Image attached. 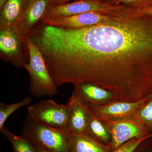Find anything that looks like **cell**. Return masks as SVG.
<instances>
[{"instance_id": "cell-1", "label": "cell", "mask_w": 152, "mask_h": 152, "mask_svg": "<svg viewBox=\"0 0 152 152\" xmlns=\"http://www.w3.org/2000/svg\"><path fill=\"white\" fill-rule=\"evenodd\" d=\"M57 87L90 83L136 102L152 94V15L81 29L43 25L36 40Z\"/></svg>"}, {"instance_id": "cell-2", "label": "cell", "mask_w": 152, "mask_h": 152, "mask_svg": "<svg viewBox=\"0 0 152 152\" xmlns=\"http://www.w3.org/2000/svg\"><path fill=\"white\" fill-rule=\"evenodd\" d=\"M25 42L29 56L28 63L23 68L29 75L30 92L34 97L53 96L58 93L56 86L50 73L42 53L31 38L27 36Z\"/></svg>"}, {"instance_id": "cell-3", "label": "cell", "mask_w": 152, "mask_h": 152, "mask_svg": "<svg viewBox=\"0 0 152 152\" xmlns=\"http://www.w3.org/2000/svg\"><path fill=\"white\" fill-rule=\"evenodd\" d=\"M68 129H59L37 122L28 117L22 135L35 148L50 152H69Z\"/></svg>"}, {"instance_id": "cell-4", "label": "cell", "mask_w": 152, "mask_h": 152, "mask_svg": "<svg viewBox=\"0 0 152 152\" xmlns=\"http://www.w3.org/2000/svg\"><path fill=\"white\" fill-rule=\"evenodd\" d=\"M129 8L124 5H112L97 0H80L57 5L50 4L43 19L70 16L88 12L116 16Z\"/></svg>"}, {"instance_id": "cell-5", "label": "cell", "mask_w": 152, "mask_h": 152, "mask_svg": "<svg viewBox=\"0 0 152 152\" xmlns=\"http://www.w3.org/2000/svg\"><path fill=\"white\" fill-rule=\"evenodd\" d=\"M28 117L31 119L59 129H68L69 108L52 100H43L29 106Z\"/></svg>"}, {"instance_id": "cell-6", "label": "cell", "mask_w": 152, "mask_h": 152, "mask_svg": "<svg viewBox=\"0 0 152 152\" xmlns=\"http://www.w3.org/2000/svg\"><path fill=\"white\" fill-rule=\"evenodd\" d=\"M111 137L110 145L113 151L131 139L152 134L133 117L101 120Z\"/></svg>"}, {"instance_id": "cell-7", "label": "cell", "mask_w": 152, "mask_h": 152, "mask_svg": "<svg viewBox=\"0 0 152 152\" xmlns=\"http://www.w3.org/2000/svg\"><path fill=\"white\" fill-rule=\"evenodd\" d=\"M116 17L98 12H88L70 16L43 19L42 21L56 27L81 29L110 21Z\"/></svg>"}, {"instance_id": "cell-8", "label": "cell", "mask_w": 152, "mask_h": 152, "mask_svg": "<svg viewBox=\"0 0 152 152\" xmlns=\"http://www.w3.org/2000/svg\"><path fill=\"white\" fill-rule=\"evenodd\" d=\"M23 42L19 31L10 28L0 30L1 58L16 67L23 68L26 62L22 49Z\"/></svg>"}, {"instance_id": "cell-9", "label": "cell", "mask_w": 152, "mask_h": 152, "mask_svg": "<svg viewBox=\"0 0 152 152\" xmlns=\"http://www.w3.org/2000/svg\"><path fill=\"white\" fill-rule=\"evenodd\" d=\"M151 95L136 102L114 101L103 105H88L91 113L100 120L124 118L132 116Z\"/></svg>"}, {"instance_id": "cell-10", "label": "cell", "mask_w": 152, "mask_h": 152, "mask_svg": "<svg viewBox=\"0 0 152 152\" xmlns=\"http://www.w3.org/2000/svg\"><path fill=\"white\" fill-rule=\"evenodd\" d=\"M67 104L69 108V131L75 133H86L91 113L88 104L73 91Z\"/></svg>"}, {"instance_id": "cell-11", "label": "cell", "mask_w": 152, "mask_h": 152, "mask_svg": "<svg viewBox=\"0 0 152 152\" xmlns=\"http://www.w3.org/2000/svg\"><path fill=\"white\" fill-rule=\"evenodd\" d=\"M50 4V0H28L19 28L24 42L36 24L43 18Z\"/></svg>"}, {"instance_id": "cell-12", "label": "cell", "mask_w": 152, "mask_h": 152, "mask_svg": "<svg viewBox=\"0 0 152 152\" xmlns=\"http://www.w3.org/2000/svg\"><path fill=\"white\" fill-rule=\"evenodd\" d=\"M28 1V0H7L1 9L0 30L10 28L19 31Z\"/></svg>"}, {"instance_id": "cell-13", "label": "cell", "mask_w": 152, "mask_h": 152, "mask_svg": "<svg viewBox=\"0 0 152 152\" xmlns=\"http://www.w3.org/2000/svg\"><path fill=\"white\" fill-rule=\"evenodd\" d=\"M74 86L73 91L88 104L101 106L115 101L113 93L93 84L82 83Z\"/></svg>"}, {"instance_id": "cell-14", "label": "cell", "mask_w": 152, "mask_h": 152, "mask_svg": "<svg viewBox=\"0 0 152 152\" xmlns=\"http://www.w3.org/2000/svg\"><path fill=\"white\" fill-rule=\"evenodd\" d=\"M69 134V152H111L109 145L99 141L87 133Z\"/></svg>"}, {"instance_id": "cell-15", "label": "cell", "mask_w": 152, "mask_h": 152, "mask_svg": "<svg viewBox=\"0 0 152 152\" xmlns=\"http://www.w3.org/2000/svg\"><path fill=\"white\" fill-rule=\"evenodd\" d=\"M86 133L101 142L109 145L110 143L111 137L105 126L91 112Z\"/></svg>"}, {"instance_id": "cell-16", "label": "cell", "mask_w": 152, "mask_h": 152, "mask_svg": "<svg viewBox=\"0 0 152 152\" xmlns=\"http://www.w3.org/2000/svg\"><path fill=\"white\" fill-rule=\"evenodd\" d=\"M0 132L9 140L14 152H36L34 147L27 140L12 133L5 126L0 129Z\"/></svg>"}, {"instance_id": "cell-17", "label": "cell", "mask_w": 152, "mask_h": 152, "mask_svg": "<svg viewBox=\"0 0 152 152\" xmlns=\"http://www.w3.org/2000/svg\"><path fill=\"white\" fill-rule=\"evenodd\" d=\"M132 117L152 133V94Z\"/></svg>"}, {"instance_id": "cell-18", "label": "cell", "mask_w": 152, "mask_h": 152, "mask_svg": "<svg viewBox=\"0 0 152 152\" xmlns=\"http://www.w3.org/2000/svg\"><path fill=\"white\" fill-rule=\"evenodd\" d=\"M31 102V98L27 97L20 102L10 104L0 103V129L4 126L6 121L13 113L23 107L28 105Z\"/></svg>"}, {"instance_id": "cell-19", "label": "cell", "mask_w": 152, "mask_h": 152, "mask_svg": "<svg viewBox=\"0 0 152 152\" xmlns=\"http://www.w3.org/2000/svg\"><path fill=\"white\" fill-rule=\"evenodd\" d=\"M152 137V134L145 137L131 139L111 152H134L141 144Z\"/></svg>"}, {"instance_id": "cell-20", "label": "cell", "mask_w": 152, "mask_h": 152, "mask_svg": "<svg viewBox=\"0 0 152 152\" xmlns=\"http://www.w3.org/2000/svg\"><path fill=\"white\" fill-rule=\"evenodd\" d=\"M112 5L123 4L133 9H141L152 6V0H106Z\"/></svg>"}, {"instance_id": "cell-21", "label": "cell", "mask_w": 152, "mask_h": 152, "mask_svg": "<svg viewBox=\"0 0 152 152\" xmlns=\"http://www.w3.org/2000/svg\"><path fill=\"white\" fill-rule=\"evenodd\" d=\"M131 15H152V6L141 9L130 8L129 11Z\"/></svg>"}, {"instance_id": "cell-22", "label": "cell", "mask_w": 152, "mask_h": 152, "mask_svg": "<svg viewBox=\"0 0 152 152\" xmlns=\"http://www.w3.org/2000/svg\"><path fill=\"white\" fill-rule=\"evenodd\" d=\"M80 0H50V4L53 5H57L62 4L68 3L71 1H77ZM102 2H106V0H97Z\"/></svg>"}, {"instance_id": "cell-23", "label": "cell", "mask_w": 152, "mask_h": 152, "mask_svg": "<svg viewBox=\"0 0 152 152\" xmlns=\"http://www.w3.org/2000/svg\"><path fill=\"white\" fill-rule=\"evenodd\" d=\"M36 152H50L47 150L43 149L41 148H35Z\"/></svg>"}, {"instance_id": "cell-24", "label": "cell", "mask_w": 152, "mask_h": 152, "mask_svg": "<svg viewBox=\"0 0 152 152\" xmlns=\"http://www.w3.org/2000/svg\"><path fill=\"white\" fill-rule=\"evenodd\" d=\"M7 0H0V10L2 8Z\"/></svg>"}, {"instance_id": "cell-25", "label": "cell", "mask_w": 152, "mask_h": 152, "mask_svg": "<svg viewBox=\"0 0 152 152\" xmlns=\"http://www.w3.org/2000/svg\"><path fill=\"white\" fill-rule=\"evenodd\" d=\"M143 152H152V151H151V150H150V151H143Z\"/></svg>"}]
</instances>
